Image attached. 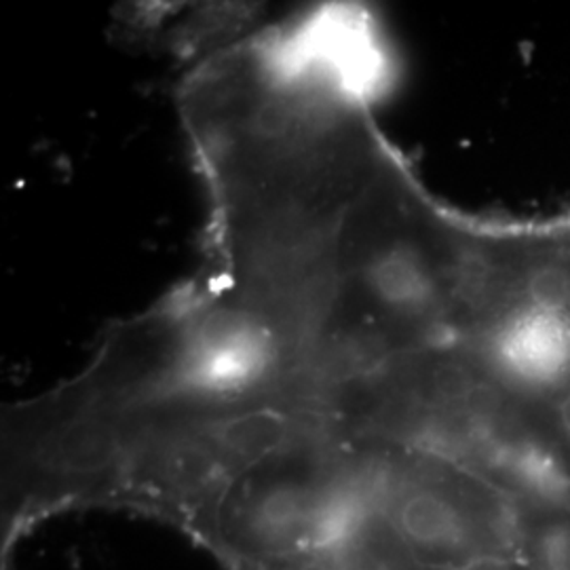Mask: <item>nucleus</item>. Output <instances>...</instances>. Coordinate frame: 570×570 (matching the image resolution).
Masks as SVG:
<instances>
[{
    "label": "nucleus",
    "instance_id": "1",
    "mask_svg": "<svg viewBox=\"0 0 570 570\" xmlns=\"http://www.w3.org/2000/svg\"><path fill=\"white\" fill-rule=\"evenodd\" d=\"M461 346L497 385L527 395L550 393L570 381V305L522 298Z\"/></svg>",
    "mask_w": 570,
    "mask_h": 570
},
{
    "label": "nucleus",
    "instance_id": "2",
    "mask_svg": "<svg viewBox=\"0 0 570 570\" xmlns=\"http://www.w3.org/2000/svg\"><path fill=\"white\" fill-rule=\"evenodd\" d=\"M524 301L546 305H570V271L567 266L534 268L527 279Z\"/></svg>",
    "mask_w": 570,
    "mask_h": 570
},
{
    "label": "nucleus",
    "instance_id": "3",
    "mask_svg": "<svg viewBox=\"0 0 570 570\" xmlns=\"http://www.w3.org/2000/svg\"><path fill=\"white\" fill-rule=\"evenodd\" d=\"M0 570H20L16 567V560H11V562H4V564H0Z\"/></svg>",
    "mask_w": 570,
    "mask_h": 570
}]
</instances>
